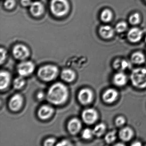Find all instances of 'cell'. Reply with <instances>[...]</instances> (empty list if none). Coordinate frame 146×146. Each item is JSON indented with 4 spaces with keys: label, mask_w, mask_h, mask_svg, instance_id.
<instances>
[{
    "label": "cell",
    "mask_w": 146,
    "mask_h": 146,
    "mask_svg": "<svg viewBox=\"0 0 146 146\" xmlns=\"http://www.w3.org/2000/svg\"><path fill=\"white\" fill-rule=\"evenodd\" d=\"M93 96V92L90 89L84 88L81 90L78 94V100L83 105H88L92 102Z\"/></svg>",
    "instance_id": "8"
},
{
    "label": "cell",
    "mask_w": 146,
    "mask_h": 146,
    "mask_svg": "<svg viewBox=\"0 0 146 146\" xmlns=\"http://www.w3.org/2000/svg\"><path fill=\"white\" fill-rule=\"evenodd\" d=\"M67 127L68 131L71 134L76 135L81 130L82 123L77 118H73L69 121Z\"/></svg>",
    "instance_id": "13"
},
{
    "label": "cell",
    "mask_w": 146,
    "mask_h": 146,
    "mask_svg": "<svg viewBox=\"0 0 146 146\" xmlns=\"http://www.w3.org/2000/svg\"><path fill=\"white\" fill-rule=\"evenodd\" d=\"M129 66V63L125 60H117L114 61L113 66L116 70H124L127 69Z\"/></svg>",
    "instance_id": "22"
},
{
    "label": "cell",
    "mask_w": 146,
    "mask_h": 146,
    "mask_svg": "<svg viewBox=\"0 0 146 146\" xmlns=\"http://www.w3.org/2000/svg\"><path fill=\"white\" fill-rule=\"evenodd\" d=\"M82 135L84 139L88 140V139H90L94 135L93 130L87 128L83 131Z\"/></svg>",
    "instance_id": "29"
},
{
    "label": "cell",
    "mask_w": 146,
    "mask_h": 146,
    "mask_svg": "<svg viewBox=\"0 0 146 146\" xmlns=\"http://www.w3.org/2000/svg\"><path fill=\"white\" fill-rule=\"evenodd\" d=\"M131 60L134 64H141L145 62V56L141 52H136L131 55Z\"/></svg>",
    "instance_id": "20"
},
{
    "label": "cell",
    "mask_w": 146,
    "mask_h": 146,
    "mask_svg": "<svg viewBox=\"0 0 146 146\" xmlns=\"http://www.w3.org/2000/svg\"><path fill=\"white\" fill-rule=\"evenodd\" d=\"M145 41H146V37H145Z\"/></svg>",
    "instance_id": "37"
},
{
    "label": "cell",
    "mask_w": 146,
    "mask_h": 146,
    "mask_svg": "<svg viewBox=\"0 0 146 146\" xmlns=\"http://www.w3.org/2000/svg\"><path fill=\"white\" fill-rule=\"evenodd\" d=\"M56 139L54 138H49L47 139L44 142L45 146H53L56 143Z\"/></svg>",
    "instance_id": "32"
},
{
    "label": "cell",
    "mask_w": 146,
    "mask_h": 146,
    "mask_svg": "<svg viewBox=\"0 0 146 146\" xmlns=\"http://www.w3.org/2000/svg\"><path fill=\"white\" fill-rule=\"evenodd\" d=\"M141 21V17L138 13H135L131 15L129 18L130 23L133 25H136L140 23Z\"/></svg>",
    "instance_id": "25"
},
{
    "label": "cell",
    "mask_w": 146,
    "mask_h": 146,
    "mask_svg": "<svg viewBox=\"0 0 146 146\" xmlns=\"http://www.w3.org/2000/svg\"><path fill=\"white\" fill-rule=\"evenodd\" d=\"M30 12L32 16L39 17L43 15L45 11L44 5L40 1L32 2L29 7Z\"/></svg>",
    "instance_id": "10"
},
{
    "label": "cell",
    "mask_w": 146,
    "mask_h": 146,
    "mask_svg": "<svg viewBox=\"0 0 146 146\" xmlns=\"http://www.w3.org/2000/svg\"><path fill=\"white\" fill-rule=\"evenodd\" d=\"M61 78L64 81L67 82H71L76 78V74L72 70L66 69L61 72Z\"/></svg>",
    "instance_id": "19"
},
{
    "label": "cell",
    "mask_w": 146,
    "mask_h": 146,
    "mask_svg": "<svg viewBox=\"0 0 146 146\" xmlns=\"http://www.w3.org/2000/svg\"><path fill=\"white\" fill-rule=\"evenodd\" d=\"M145 1H146V0H145Z\"/></svg>",
    "instance_id": "38"
},
{
    "label": "cell",
    "mask_w": 146,
    "mask_h": 146,
    "mask_svg": "<svg viewBox=\"0 0 146 146\" xmlns=\"http://www.w3.org/2000/svg\"><path fill=\"white\" fill-rule=\"evenodd\" d=\"M68 95L69 91L67 87L61 83H56L48 90L47 98L52 104L60 105L66 101Z\"/></svg>",
    "instance_id": "1"
},
{
    "label": "cell",
    "mask_w": 146,
    "mask_h": 146,
    "mask_svg": "<svg viewBox=\"0 0 146 146\" xmlns=\"http://www.w3.org/2000/svg\"><path fill=\"white\" fill-rule=\"evenodd\" d=\"M44 94L42 92H40L38 93L37 95V99L39 100H42L44 97Z\"/></svg>",
    "instance_id": "35"
},
{
    "label": "cell",
    "mask_w": 146,
    "mask_h": 146,
    "mask_svg": "<svg viewBox=\"0 0 146 146\" xmlns=\"http://www.w3.org/2000/svg\"><path fill=\"white\" fill-rule=\"evenodd\" d=\"M99 33L102 38L109 39L113 36L114 31L111 27L109 25H103L100 28Z\"/></svg>",
    "instance_id": "16"
},
{
    "label": "cell",
    "mask_w": 146,
    "mask_h": 146,
    "mask_svg": "<svg viewBox=\"0 0 146 146\" xmlns=\"http://www.w3.org/2000/svg\"><path fill=\"white\" fill-rule=\"evenodd\" d=\"M17 69L20 76H27L33 73L35 69V66L31 61H23L18 65Z\"/></svg>",
    "instance_id": "6"
},
{
    "label": "cell",
    "mask_w": 146,
    "mask_h": 146,
    "mask_svg": "<svg viewBox=\"0 0 146 146\" xmlns=\"http://www.w3.org/2000/svg\"><path fill=\"white\" fill-rule=\"evenodd\" d=\"M98 114L93 108H88L83 111L82 113L83 120L88 124H92L97 120Z\"/></svg>",
    "instance_id": "7"
},
{
    "label": "cell",
    "mask_w": 146,
    "mask_h": 146,
    "mask_svg": "<svg viewBox=\"0 0 146 146\" xmlns=\"http://www.w3.org/2000/svg\"><path fill=\"white\" fill-rule=\"evenodd\" d=\"M58 73L57 66L52 65H46L38 70V76L42 81L50 82L56 78Z\"/></svg>",
    "instance_id": "3"
},
{
    "label": "cell",
    "mask_w": 146,
    "mask_h": 146,
    "mask_svg": "<svg viewBox=\"0 0 146 146\" xmlns=\"http://www.w3.org/2000/svg\"><path fill=\"white\" fill-rule=\"evenodd\" d=\"M31 0H21V4L24 7H30L32 4Z\"/></svg>",
    "instance_id": "33"
},
{
    "label": "cell",
    "mask_w": 146,
    "mask_h": 146,
    "mask_svg": "<svg viewBox=\"0 0 146 146\" xmlns=\"http://www.w3.org/2000/svg\"><path fill=\"white\" fill-rule=\"evenodd\" d=\"M113 14L109 9H105L101 13L100 18L102 21L105 23H108L112 19Z\"/></svg>",
    "instance_id": "21"
},
{
    "label": "cell",
    "mask_w": 146,
    "mask_h": 146,
    "mask_svg": "<svg viewBox=\"0 0 146 146\" xmlns=\"http://www.w3.org/2000/svg\"><path fill=\"white\" fill-rule=\"evenodd\" d=\"M106 130V126L104 123H100L97 125L93 129L94 135L97 137L102 135Z\"/></svg>",
    "instance_id": "23"
},
{
    "label": "cell",
    "mask_w": 146,
    "mask_h": 146,
    "mask_svg": "<svg viewBox=\"0 0 146 146\" xmlns=\"http://www.w3.org/2000/svg\"><path fill=\"white\" fill-rule=\"evenodd\" d=\"M23 103V96L19 94H16L12 96L9 103L10 109L13 111H19L22 107Z\"/></svg>",
    "instance_id": "9"
},
{
    "label": "cell",
    "mask_w": 146,
    "mask_h": 146,
    "mask_svg": "<svg viewBox=\"0 0 146 146\" xmlns=\"http://www.w3.org/2000/svg\"><path fill=\"white\" fill-rule=\"evenodd\" d=\"M133 131L129 127H125L119 132V136L120 139L125 141H128L132 138L133 136Z\"/></svg>",
    "instance_id": "18"
},
{
    "label": "cell",
    "mask_w": 146,
    "mask_h": 146,
    "mask_svg": "<svg viewBox=\"0 0 146 146\" xmlns=\"http://www.w3.org/2000/svg\"><path fill=\"white\" fill-rule=\"evenodd\" d=\"M25 80L23 77L20 76L16 78L13 81V86L16 89H20L25 84Z\"/></svg>",
    "instance_id": "24"
},
{
    "label": "cell",
    "mask_w": 146,
    "mask_h": 146,
    "mask_svg": "<svg viewBox=\"0 0 146 146\" xmlns=\"http://www.w3.org/2000/svg\"><path fill=\"white\" fill-rule=\"evenodd\" d=\"M125 120L124 118L122 116H119L116 118L115 120V124L118 127H120L124 124Z\"/></svg>",
    "instance_id": "30"
},
{
    "label": "cell",
    "mask_w": 146,
    "mask_h": 146,
    "mask_svg": "<svg viewBox=\"0 0 146 146\" xmlns=\"http://www.w3.org/2000/svg\"><path fill=\"white\" fill-rule=\"evenodd\" d=\"M132 146H141V143L140 142H135L134 143H132L131 144Z\"/></svg>",
    "instance_id": "36"
},
{
    "label": "cell",
    "mask_w": 146,
    "mask_h": 146,
    "mask_svg": "<svg viewBox=\"0 0 146 146\" xmlns=\"http://www.w3.org/2000/svg\"><path fill=\"white\" fill-rule=\"evenodd\" d=\"M127 82V77L123 72L116 73L113 78V83L115 85L119 87L124 86Z\"/></svg>",
    "instance_id": "17"
},
{
    "label": "cell",
    "mask_w": 146,
    "mask_h": 146,
    "mask_svg": "<svg viewBox=\"0 0 146 146\" xmlns=\"http://www.w3.org/2000/svg\"><path fill=\"white\" fill-rule=\"evenodd\" d=\"M127 28V24L125 22H121L117 24L115 27V30L118 33H122L126 31Z\"/></svg>",
    "instance_id": "27"
},
{
    "label": "cell",
    "mask_w": 146,
    "mask_h": 146,
    "mask_svg": "<svg viewBox=\"0 0 146 146\" xmlns=\"http://www.w3.org/2000/svg\"><path fill=\"white\" fill-rule=\"evenodd\" d=\"M50 9L54 16L62 17L69 13L70 5L68 0H51Z\"/></svg>",
    "instance_id": "2"
},
{
    "label": "cell",
    "mask_w": 146,
    "mask_h": 146,
    "mask_svg": "<svg viewBox=\"0 0 146 146\" xmlns=\"http://www.w3.org/2000/svg\"><path fill=\"white\" fill-rule=\"evenodd\" d=\"M15 0H5L4 2V7L7 10H11L13 9L16 6Z\"/></svg>",
    "instance_id": "28"
},
{
    "label": "cell",
    "mask_w": 146,
    "mask_h": 146,
    "mask_svg": "<svg viewBox=\"0 0 146 146\" xmlns=\"http://www.w3.org/2000/svg\"><path fill=\"white\" fill-rule=\"evenodd\" d=\"M143 36V32L137 28L131 29L128 33V38L131 42L136 43L141 40Z\"/></svg>",
    "instance_id": "11"
},
{
    "label": "cell",
    "mask_w": 146,
    "mask_h": 146,
    "mask_svg": "<svg viewBox=\"0 0 146 146\" xmlns=\"http://www.w3.org/2000/svg\"><path fill=\"white\" fill-rule=\"evenodd\" d=\"M53 112L54 109L52 107L48 105H44L38 110V117L42 119H48L52 116Z\"/></svg>",
    "instance_id": "12"
},
{
    "label": "cell",
    "mask_w": 146,
    "mask_h": 146,
    "mask_svg": "<svg viewBox=\"0 0 146 146\" xmlns=\"http://www.w3.org/2000/svg\"><path fill=\"white\" fill-rule=\"evenodd\" d=\"M133 86L138 88H146V69L137 68L133 70L131 75Z\"/></svg>",
    "instance_id": "4"
},
{
    "label": "cell",
    "mask_w": 146,
    "mask_h": 146,
    "mask_svg": "<svg viewBox=\"0 0 146 146\" xmlns=\"http://www.w3.org/2000/svg\"><path fill=\"white\" fill-rule=\"evenodd\" d=\"M12 52L14 58L19 60L26 59L30 54L29 48L22 44L15 45L13 48Z\"/></svg>",
    "instance_id": "5"
},
{
    "label": "cell",
    "mask_w": 146,
    "mask_h": 146,
    "mask_svg": "<svg viewBox=\"0 0 146 146\" xmlns=\"http://www.w3.org/2000/svg\"><path fill=\"white\" fill-rule=\"evenodd\" d=\"M118 96V92L113 89H108L106 90L102 96V99L105 102L111 103L114 102Z\"/></svg>",
    "instance_id": "14"
},
{
    "label": "cell",
    "mask_w": 146,
    "mask_h": 146,
    "mask_svg": "<svg viewBox=\"0 0 146 146\" xmlns=\"http://www.w3.org/2000/svg\"><path fill=\"white\" fill-rule=\"evenodd\" d=\"M11 79V75L8 72L1 71L0 74V88L1 90H4L8 87Z\"/></svg>",
    "instance_id": "15"
},
{
    "label": "cell",
    "mask_w": 146,
    "mask_h": 146,
    "mask_svg": "<svg viewBox=\"0 0 146 146\" xmlns=\"http://www.w3.org/2000/svg\"><path fill=\"white\" fill-rule=\"evenodd\" d=\"M70 145L71 144H70L69 142L66 140H63L56 144L57 146H69V145Z\"/></svg>",
    "instance_id": "34"
},
{
    "label": "cell",
    "mask_w": 146,
    "mask_h": 146,
    "mask_svg": "<svg viewBox=\"0 0 146 146\" xmlns=\"http://www.w3.org/2000/svg\"><path fill=\"white\" fill-rule=\"evenodd\" d=\"M1 52V64H2L3 63L5 62L7 57V51L5 49L1 47L0 49Z\"/></svg>",
    "instance_id": "31"
},
{
    "label": "cell",
    "mask_w": 146,
    "mask_h": 146,
    "mask_svg": "<svg viewBox=\"0 0 146 146\" xmlns=\"http://www.w3.org/2000/svg\"><path fill=\"white\" fill-rule=\"evenodd\" d=\"M116 139V131H112L107 134L105 137V140L108 143L113 142Z\"/></svg>",
    "instance_id": "26"
}]
</instances>
